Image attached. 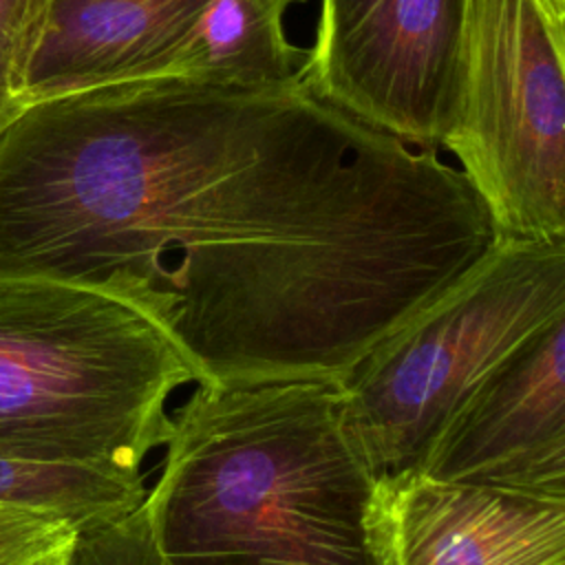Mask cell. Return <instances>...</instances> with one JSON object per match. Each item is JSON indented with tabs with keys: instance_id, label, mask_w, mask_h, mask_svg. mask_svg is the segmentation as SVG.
Masks as SVG:
<instances>
[{
	"instance_id": "2",
	"label": "cell",
	"mask_w": 565,
	"mask_h": 565,
	"mask_svg": "<svg viewBox=\"0 0 565 565\" xmlns=\"http://www.w3.org/2000/svg\"><path fill=\"white\" fill-rule=\"evenodd\" d=\"M333 377L214 386L170 408L141 508L161 565H371L373 472L340 422Z\"/></svg>"
},
{
	"instance_id": "11",
	"label": "cell",
	"mask_w": 565,
	"mask_h": 565,
	"mask_svg": "<svg viewBox=\"0 0 565 565\" xmlns=\"http://www.w3.org/2000/svg\"><path fill=\"white\" fill-rule=\"evenodd\" d=\"M146 490V477L126 479L82 466L0 455V508L55 514L77 530L135 510Z\"/></svg>"
},
{
	"instance_id": "5",
	"label": "cell",
	"mask_w": 565,
	"mask_h": 565,
	"mask_svg": "<svg viewBox=\"0 0 565 565\" xmlns=\"http://www.w3.org/2000/svg\"><path fill=\"white\" fill-rule=\"evenodd\" d=\"M565 40L534 0H466L441 148L499 236L565 241Z\"/></svg>"
},
{
	"instance_id": "14",
	"label": "cell",
	"mask_w": 565,
	"mask_h": 565,
	"mask_svg": "<svg viewBox=\"0 0 565 565\" xmlns=\"http://www.w3.org/2000/svg\"><path fill=\"white\" fill-rule=\"evenodd\" d=\"M75 532L73 523L55 514L0 508V565H33L66 547Z\"/></svg>"
},
{
	"instance_id": "12",
	"label": "cell",
	"mask_w": 565,
	"mask_h": 565,
	"mask_svg": "<svg viewBox=\"0 0 565 565\" xmlns=\"http://www.w3.org/2000/svg\"><path fill=\"white\" fill-rule=\"evenodd\" d=\"M51 0H0V130L24 108V77Z\"/></svg>"
},
{
	"instance_id": "4",
	"label": "cell",
	"mask_w": 565,
	"mask_h": 565,
	"mask_svg": "<svg viewBox=\"0 0 565 565\" xmlns=\"http://www.w3.org/2000/svg\"><path fill=\"white\" fill-rule=\"evenodd\" d=\"M565 318V241L497 236L340 382L342 430L373 477L413 470L468 393Z\"/></svg>"
},
{
	"instance_id": "3",
	"label": "cell",
	"mask_w": 565,
	"mask_h": 565,
	"mask_svg": "<svg viewBox=\"0 0 565 565\" xmlns=\"http://www.w3.org/2000/svg\"><path fill=\"white\" fill-rule=\"evenodd\" d=\"M196 373L132 305L86 287L0 280V455L139 479Z\"/></svg>"
},
{
	"instance_id": "7",
	"label": "cell",
	"mask_w": 565,
	"mask_h": 565,
	"mask_svg": "<svg viewBox=\"0 0 565 565\" xmlns=\"http://www.w3.org/2000/svg\"><path fill=\"white\" fill-rule=\"evenodd\" d=\"M415 470L441 481L565 499V318L468 393Z\"/></svg>"
},
{
	"instance_id": "9",
	"label": "cell",
	"mask_w": 565,
	"mask_h": 565,
	"mask_svg": "<svg viewBox=\"0 0 565 565\" xmlns=\"http://www.w3.org/2000/svg\"><path fill=\"white\" fill-rule=\"evenodd\" d=\"M207 0H51L24 106L51 95L172 77Z\"/></svg>"
},
{
	"instance_id": "15",
	"label": "cell",
	"mask_w": 565,
	"mask_h": 565,
	"mask_svg": "<svg viewBox=\"0 0 565 565\" xmlns=\"http://www.w3.org/2000/svg\"><path fill=\"white\" fill-rule=\"evenodd\" d=\"M556 38L565 40V0H534Z\"/></svg>"
},
{
	"instance_id": "13",
	"label": "cell",
	"mask_w": 565,
	"mask_h": 565,
	"mask_svg": "<svg viewBox=\"0 0 565 565\" xmlns=\"http://www.w3.org/2000/svg\"><path fill=\"white\" fill-rule=\"evenodd\" d=\"M66 565H161L141 503L75 532Z\"/></svg>"
},
{
	"instance_id": "1",
	"label": "cell",
	"mask_w": 565,
	"mask_h": 565,
	"mask_svg": "<svg viewBox=\"0 0 565 565\" xmlns=\"http://www.w3.org/2000/svg\"><path fill=\"white\" fill-rule=\"evenodd\" d=\"M497 236L461 170L302 79L93 86L0 130V280L110 294L214 386L342 382Z\"/></svg>"
},
{
	"instance_id": "8",
	"label": "cell",
	"mask_w": 565,
	"mask_h": 565,
	"mask_svg": "<svg viewBox=\"0 0 565 565\" xmlns=\"http://www.w3.org/2000/svg\"><path fill=\"white\" fill-rule=\"evenodd\" d=\"M371 565H565V499L380 475L364 508Z\"/></svg>"
},
{
	"instance_id": "16",
	"label": "cell",
	"mask_w": 565,
	"mask_h": 565,
	"mask_svg": "<svg viewBox=\"0 0 565 565\" xmlns=\"http://www.w3.org/2000/svg\"><path fill=\"white\" fill-rule=\"evenodd\" d=\"M68 545H71V543H68ZM68 545H66V547H62V550H57V552L46 554L44 558L35 561L33 565H66V550H68Z\"/></svg>"
},
{
	"instance_id": "6",
	"label": "cell",
	"mask_w": 565,
	"mask_h": 565,
	"mask_svg": "<svg viewBox=\"0 0 565 565\" xmlns=\"http://www.w3.org/2000/svg\"><path fill=\"white\" fill-rule=\"evenodd\" d=\"M466 0H320L300 79L320 99L422 150L452 121Z\"/></svg>"
},
{
	"instance_id": "10",
	"label": "cell",
	"mask_w": 565,
	"mask_h": 565,
	"mask_svg": "<svg viewBox=\"0 0 565 565\" xmlns=\"http://www.w3.org/2000/svg\"><path fill=\"white\" fill-rule=\"evenodd\" d=\"M305 0H207L172 77L234 86L300 79L307 51L289 42L287 11Z\"/></svg>"
}]
</instances>
